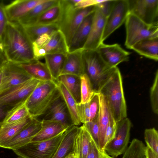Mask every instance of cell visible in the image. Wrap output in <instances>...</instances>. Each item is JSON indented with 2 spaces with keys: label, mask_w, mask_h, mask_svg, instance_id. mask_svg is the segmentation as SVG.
<instances>
[{
  "label": "cell",
  "mask_w": 158,
  "mask_h": 158,
  "mask_svg": "<svg viewBox=\"0 0 158 158\" xmlns=\"http://www.w3.org/2000/svg\"><path fill=\"white\" fill-rule=\"evenodd\" d=\"M27 100L19 103L8 111L0 122L1 126L20 121L31 116L26 106Z\"/></svg>",
  "instance_id": "31"
},
{
  "label": "cell",
  "mask_w": 158,
  "mask_h": 158,
  "mask_svg": "<svg viewBox=\"0 0 158 158\" xmlns=\"http://www.w3.org/2000/svg\"><path fill=\"white\" fill-rule=\"evenodd\" d=\"M47 0H17L3 6L8 22L19 20L39 4Z\"/></svg>",
  "instance_id": "17"
},
{
  "label": "cell",
  "mask_w": 158,
  "mask_h": 158,
  "mask_svg": "<svg viewBox=\"0 0 158 158\" xmlns=\"http://www.w3.org/2000/svg\"><path fill=\"white\" fill-rule=\"evenodd\" d=\"M19 64L28 74L40 81L54 80L45 63L37 60L30 63Z\"/></svg>",
  "instance_id": "27"
},
{
  "label": "cell",
  "mask_w": 158,
  "mask_h": 158,
  "mask_svg": "<svg viewBox=\"0 0 158 158\" xmlns=\"http://www.w3.org/2000/svg\"><path fill=\"white\" fill-rule=\"evenodd\" d=\"M4 65L0 68V86L1 84L3 76Z\"/></svg>",
  "instance_id": "49"
},
{
  "label": "cell",
  "mask_w": 158,
  "mask_h": 158,
  "mask_svg": "<svg viewBox=\"0 0 158 158\" xmlns=\"http://www.w3.org/2000/svg\"><path fill=\"white\" fill-rule=\"evenodd\" d=\"M98 93L105 98L116 122L127 117V106L122 76L117 67L100 88Z\"/></svg>",
  "instance_id": "2"
},
{
  "label": "cell",
  "mask_w": 158,
  "mask_h": 158,
  "mask_svg": "<svg viewBox=\"0 0 158 158\" xmlns=\"http://www.w3.org/2000/svg\"><path fill=\"white\" fill-rule=\"evenodd\" d=\"M9 110L7 109L0 107V122L4 119Z\"/></svg>",
  "instance_id": "48"
},
{
  "label": "cell",
  "mask_w": 158,
  "mask_h": 158,
  "mask_svg": "<svg viewBox=\"0 0 158 158\" xmlns=\"http://www.w3.org/2000/svg\"><path fill=\"white\" fill-rule=\"evenodd\" d=\"M57 81L62 83L74 99L77 104L81 103V80L80 76L70 74L60 75Z\"/></svg>",
  "instance_id": "28"
},
{
  "label": "cell",
  "mask_w": 158,
  "mask_h": 158,
  "mask_svg": "<svg viewBox=\"0 0 158 158\" xmlns=\"http://www.w3.org/2000/svg\"><path fill=\"white\" fill-rule=\"evenodd\" d=\"M158 71L157 70L153 83L150 92V100L152 109L156 114L158 113Z\"/></svg>",
  "instance_id": "38"
},
{
  "label": "cell",
  "mask_w": 158,
  "mask_h": 158,
  "mask_svg": "<svg viewBox=\"0 0 158 158\" xmlns=\"http://www.w3.org/2000/svg\"><path fill=\"white\" fill-rule=\"evenodd\" d=\"M139 54L156 61L158 60V37L143 40L131 48Z\"/></svg>",
  "instance_id": "24"
},
{
  "label": "cell",
  "mask_w": 158,
  "mask_h": 158,
  "mask_svg": "<svg viewBox=\"0 0 158 158\" xmlns=\"http://www.w3.org/2000/svg\"><path fill=\"white\" fill-rule=\"evenodd\" d=\"M83 49L68 52L61 75L70 74L81 77L85 73L82 58Z\"/></svg>",
  "instance_id": "20"
},
{
  "label": "cell",
  "mask_w": 158,
  "mask_h": 158,
  "mask_svg": "<svg viewBox=\"0 0 158 158\" xmlns=\"http://www.w3.org/2000/svg\"><path fill=\"white\" fill-rule=\"evenodd\" d=\"M78 128V126L73 125L66 129L64 136L52 158H64L73 152L74 140Z\"/></svg>",
  "instance_id": "26"
},
{
  "label": "cell",
  "mask_w": 158,
  "mask_h": 158,
  "mask_svg": "<svg viewBox=\"0 0 158 158\" xmlns=\"http://www.w3.org/2000/svg\"><path fill=\"white\" fill-rule=\"evenodd\" d=\"M89 102L85 104H77V111L79 119L81 123L83 124L89 121Z\"/></svg>",
  "instance_id": "40"
},
{
  "label": "cell",
  "mask_w": 158,
  "mask_h": 158,
  "mask_svg": "<svg viewBox=\"0 0 158 158\" xmlns=\"http://www.w3.org/2000/svg\"><path fill=\"white\" fill-rule=\"evenodd\" d=\"M99 148V128L98 118L83 124Z\"/></svg>",
  "instance_id": "39"
},
{
  "label": "cell",
  "mask_w": 158,
  "mask_h": 158,
  "mask_svg": "<svg viewBox=\"0 0 158 158\" xmlns=\"http://www.w3.org/2000/svg\"><path fill=\"white\" fill-rule=\"evenodd\" d=\"M40 81L33 77L2 93L0 94V107L10 110L27 100Z\"/></svg>",
  "instance_id": "9"
},
{
  "label": "cell",
  "mask_w": 158,
  "mask_h": 158,
  "mask_svg": "<svg viewBox=\"0 0 158 158\" xmlns=\"http://www.w3.org/2000/svg\"><path fill=\"white\" fill-rule=\"evenodd\" d=\"M42 126L39 131L33 138L31 142L40 141L51 139L67 128L58 122L42 120Z\"/></svg>",
  "instance_id": "23"
},
{
  "label": "cell",
  "mask_w": 158,
  "mask_h": 158,
  "mask_svg": "<svg viewBox=\"0 0 158 158\" xmlns=\"http://www.w3.org/2000/svg\"><path fill=\"white\" fill-rule=\"evenodd\" d=\"M60 95L55 81H40L26 102L31 116L37 118L42 115Z\"/></svg>",
  "instance_id": "3"
},
{
  "label": "cell",
  "mask_w": 158,
  "mask_h": 158,
  "mask_svg": "<svg viewBox=\"0 0 158 158\" xmlns=\"http://www.w3.org/2000/svg\"><path fill=\"white\" fill-rule=\"evenodd\" d=\"M24 28L32 43L40 36L46 34H51L59 30V26L57 24L35 25Z\"/></svg>",
  "instance_id": "34"
},
{
  "label": "cell",
  "mask_w": 158,
  "mask_h": 158,
  "mask_svg": "<svg viewBox=\"0 0 158 158\" xmlns=\"http://www.w3.org/2000/svg\"><path fill=\"white\" fill-rule=\"evenodd\" d=\"M95 11L85 18L76 31L68 46L69 52L83 49L89 34Z\"/></svg>",
  "instance_id": "19"
},
{
  "label": "cell",
  "mask_w": 158,
  "mask_h": 158,
  "mask_svg": "<svg viewBox=\"0 0 158 158\" xmlns=\"http://www.w3.org/2000/svg\"><path fill=\"white\" fill-rule=\"evenodd\" d=\"M116 129V122L113 118L110 120L106 130L104 143L105 146L114 138Z\"/></svg>",
  "instance_id": "41"
},
{
  "label": "cell",
  "mask_w": 158,
  "mask_h": 158,
  "mask_svg": "<svg viewBox=\"0 0 158 158\" xmlns=\"http://www.w3.org/2000/svg\"><path fill=\"white\" fill-rule=\"evenodd\" d=\"M42 122L33 118L31 121L20 131L3 147L12 150L31 142L41 129Z\"/></svg>",
  "instance_id": "18"
},
{
  "label": "cell",
  "mask_w": 158,
  "mask_h": 158,
  "mask_svg": "<svg viewBox=\"0 0 158 158\" xmlns=\"http://www.w3.org/2000/svg\"><path fill=\"white\" fill-rule=\"evenodd\" d=\"M102 0H80L74 6L76 8H84L92 6H95Z\"/></svg>",
  "instance_id": "44"
},
{
  "label": "cell",
  "mask_w": 158,
  "mask_h": 158,
  "mask_svg": "<svg viewBox=\"0 0 158 158\" xmlns=\"http://www.w3.org/2000/svg\"><path fill=\"white\" fill-rule=\"evenodd\" d=\"M67 53H57L46 55L45 63L53 80L56 81L61 75L66 57Z\"/></svg>",
  "instance_id": "30"
},
{
  "label": "cell",
  "mask_w": 158,
  "mask_h": 158,
  "mask_svg": "<svg viewBox=\"0 0 158 158\" xmlns=\"http://www.w3.org/2000/svg\"><path fill=\"white\" fill-rule=\"evenodd\" d=\"M95 154V143L93 139H92L90 144L89 151L86 158H94Z\"/></svg>",
  "instance_id": "46"
},
{
  "label": "cell",
  "mask_w": 158,
  "mask_h": 158,
  "mask_svg": "<svg viewBox=\"0 0 158 158\" xmlns=\"http://www.w3.org/2000/svg\"><path fill=\"white\" fill-rule=\"evenodd\" d=\"M144 155L145 158H158V155L147 146L145 148Z\"/></svg>",
  "instance_id": "45"
},
{
  "label": "cell",
  "mask_w": 158,
  "mask_h": 158,
  "mask_svg": "<svg viewBox=\"0 0 158 158\" xmlns=\"http://www.w3.org/2000/svg\"><path fill=\"white\" fill-rule=\"evenodd\" d=\"M96 7L89 34L83 49L96 50L103 43L102 38L106 17L98 7Z\"/></svg>",
  "instance_id": "16"
},
{
  "label": "cell",
  "mask_w": 158,
  "mask_h": 158,
  "mask_svg": "<svg viewBox=\"0 0 158 158\" xmlns=\"http://www.w3.org/2000/svg\"><path fill=\"white\" fill-rule=\"evenodd\" d=\"M82 58L85 73L88 77L94 92L98 93L115 67L111 68L108 65L97 50L83 49Z\"/></svg>",
  "instance_id": "5"
},
{
  "label": "cell",
  "mask_w": 158,
  "mask_h": 158,
  "mask_svg": "<svg viewBox=\"0 0 158 158\" xmlns=\"http://www.w3.org/2000/svg\"><path fill=\"white\" fill-rule=\"evenodd\" d=\"M106 63L110 67L128 60L131 54L118 44H106L102 43L96 49Z\"/></svg>",
  "instance_id": "15"
},
{
  "label": "cell",
  "mask_w": 158,
  "mask_h": 158,
  "mask_svg": "<svg viewBox=\"0 0 158 158\" xmlns=\"http://www.w3.org/2000/svg\"><path fill=\"white\" fill-rule=\"evenodd\" d=\"M61 13L62 6L60 0H58L56 4L47 9L40 16L34 25L53 24L58 25Z\"/></svg>",
  "instance_id": "32"
},
{
  "label": "cell",
  "mask_w": 158,
  "mask_h": 158,
  "mask_svg": "<svg viewBox=\"0 0 158 158\" xmlns=\"http://www.w3.org/2000/svg\"><path fill=\"white\" fill-rule=\"evenodd\" d=\"M2 43L3 53L9 62L21 64L37 60L34 54L32 43L18 22H8Z\"/></svg>",
  "instance_id": "1"
},
{
  "label": "cell",
  "mask_w": 158,
  "mask_h": 158,
  "mask_svg": "<svg viewBox=\"0 0 158 158\" xmlns=\"http://www.w3.org/2000/svg\"><path fill=\"white\" fill-rule=\"evenodd\" d=\"M144 138L147 146L158 155V132L152 128L146 129L144 132Z\"/></svg>",
  "instance_id": "36"
},
{
  "label": "cell",
  "mask_w": 158,
  "mask_h": 158,
  "mask_svg": "<svg viewBox=\"0 0 158 158\" xmlns=\"http://www.w3.org/2000/svg\"><path fill=\"white\" fill-rule=\"evenodd\" d=\"M70 115L73 125L78 126L81 123L78 114L77 104L74 98L64 85L56 81Z\"/></svg>",
  "instance_id": "33"
},
{
  "label": "cell",
  "mask_w": 158,
  "mask_h": 158,
  "mask_svg": "<svg viewBox=\"0 0 158 158\" xmlns=\"http://www.w3.org/2000/svg\"><path fill=\"white\" fill-rule=\"evenodd\" d=\"M7 61L3 52L0 50V68L4 65Z\"/></svg>",
  "instance_id": "47"
},
{
  "label": "cell",
  "mask_w": 158,
  "mask_h": 158,
  "mask_svg": "<svg viewBox=\"0 0 158 158\" xmlns=\"http://www.w3.org/2000/svg\"><path fill=\"white\" fill-rule=\"evenodd\" d=\"M105 158H114L112 157L109 155L108 154H107V153H106V152H105Z\"/></svg>",
  "instance_id": "51"
},
{
  "label": "cell",
  "mask_w": 158,
  "mask_h": 158,
  "mask_svg": "<svg viewBox=\"0 0 158 158\" xmlns=\"http://www.w3.org/2000/svg\"><path fill=\"white\" fill-rule=\"evenodd\" d=\"M131 126L130 120L127 117L116 122L115 136L104 148L107 154L116 158L124 153L128 147Z\"/></svg>",
  "instance_id": "10"
},
{
  "label": "cell",
  "mask_w": 158,
  "mask_h": 158,
  "mask_svg": "<svg viewBox=\"0 0 158 158\" xmlns=\"http://www.w3.org/2000/svg\"><path fill=\"white\" fill-rule=\"evenodd\" d=\"M130 13L148 24L158 23V0H128Z\"/></svg>",
  "instance_id": "12"
},
{
  "label": "cell",
  "mask_w": 158,
  "mask_h": 158,
  "mask_svg": "<svg viewBox=\"0 0 158 158\" xmlns=\"http://www.w3.org/2000/svg\"><path fill=\"white\" fill-rule=\"evenodd\" d=\"M8 22L3 6L0 3V38L2 41V36Z\"/></svg>",
  "instance_id": "43"
},
{
  "label": "cell",
  "mask_w": 158,
  "mask_h": 158,
  "mask_svg": "<svg viewBox=\"0 0 158 158\" xmlns=\"http://www.w3.org/2000/svg\"><path fill=\"white\" fill-rule=\"evenodd\" d=\"M129 13L128 0H114L111 11L106 18L102 42L125 21Z\"/></svg>",
  "instance_id": "11"
},
{
  "label": "cell",
  "mask_w": 158,
  "mask_h": 158,
  "mask_svg": "<svg viewBox=\"0 0 158 158\" xmlns=\"http://www.w3.org/2000/svg\"><path fill=\"white\" fill-rule=\"evenodd\" d=\"M0 122H0V127H1V124H0Z\"/></svg>",
  "instance_id": "53"
},
{
  "label": "cell",
  "mask_w": 158,
  "mask_h": 158,
  "mask_svg": "<svg viewBox=\"0 0 158 158\" xmlns=\"http://www.w3.org/2000/svg\"><path fill=\"white\" fill-rule=\"evenodd\" d=\"M64 158H76L73 152H72Z\"/></svg>",
  "instance_id": "50"
},
{
  "label": "cell",
  "mask_w": 158,
  "mask_h": 158,
  "mask_svg": "<svg viewBox=\"0 0 158 158\" xmlns=\"http://www.w3.org/2000/svg\"><path fill=\"white\" fill-rule=\"evenodd\" d=\"M0 50H1L3 52L2 41L1 40L0 38Z\"/></svg>",
  "instance_id": "52"
},
{
  "label": "cell",
  "mask_w": 158,
  "mask_h": 158,
  "mask_svg": "<svg viewBox=\"0 0 158 158\" xmlns=\"http://www.w3.org/2000/svg\"><path fill=\"white\" fill-rule=\"evenodd\" d=\"M99 97L100 107L98 118L99 128V149L102 151L104 150V143L106 130L110 120L113 117L105 98L100 93Z\"/></svg>",
  "instance_id": "21"
},
{
  "label": "cell",
  "mask_w": 158,
  "mask_h": 158,
  "mask_svg": "<svg viewBox=\"0 0 158 158\" xmlns=\"http://www.w3.org/2000/svg\"><path fill=\"white\" fill-rule=\"evenodd\" d=\"M33 117L29 116L20 121L0 128V147L3 148L20 131L31 122Z\"/></svg>",
  "instance_id": "25"
},
{
  "label": "cell",
  "mask_w": 158,
  "mask_h": 158,
  "mask_svg": "<svg viewBox=\"0 0 158 158\" xmlns=\"http://www.w3.org/2000/svg\"><path fill=\"white\" fill-rule=\"evenodd\" d=\"M114 0H103L95 6L98 7L102 13L106 17L111 10Z\"/></svg>",
  "instance_id": "42"
},
{
  "label": "cell",
  "mask_w": 158,
  "mask_h": 158,
  "mask_svg": "<svg viewBox=\"0 0 158 158\" xmlns=\"http://www.w3.org/2000/svg\"><path fill=\"white\" fill-rule=\"evenodd\" d=\"M92 139L83 124L79 127L73 142V152L76 158H86Z\"/></svg>",
  "instance_id": "22"
},
{
  "label": "cell",
  "mask_w": 158,
  "mask_h": 158,
  "mask_svg": "<svg viewBox=\"0 0 158 158\" xmlns=\"http://www.w3.org/2000/svg\"><path fill=\"white\" fill-rule=\"evenodd\" d=\"M65 131L51 139L30 142L12 150L21 158H52L64 136Z\"/></svg>",
  "instance_id": "6"
},
{
  "label": "cell",
  "mask_w": 158,
  "mask_h": 158,
  "mask_svg": "<svg viewBox=\"0 0 158 158\" xmlns=\"http://www.w3.org/2000/svg\"><path fill=\"white\" fill-rule=\"evenodd\" d=\"M89 103L90 121L98 118L100 107L99 93L95 92Z\"/></svg>",
  "instance_id": "37"
},
{
  "label": "cell",
  "mask_w": 158,
  "mask_h": 158,
  "mask_svg": "<svg viewBox=\"0 0 158 158\" xmlns=\"http://www.w3.org/2000/svg\"></svg>",
  "instance_id": "54"
},
{
  "label": "cell",
  "mask_w": 158,
  "mask_h": 158,
  "mask_svg": "<svg viewBox=\"0 0 158 158\" xmlns=\"http://www.w3.org/2000/svg\"><path fill=\"white\" fill-rule=\"evenodd\" d=\"M81 80V97L80 103L89 102L92 96L95 92L94 91L90 80L85 73L80 77Z\"/></svg>",
  "instance_id": "35"
},
{
  "label": "cell",
  "mask_w": 158,
  "mask_h": 158,
  "mask_svg": "<svg viewBox=\"0 0 158 158\" xmlns=\"http://www.w3.org/2000/svg\"><path fill=\"white\" fill-rule=\"evenodd\" d=\"M33 78L19 64L7 61L4 66V74L0 86V94Z\"/></svg>",
  "instance_id": "13"
},
{
  "label": "cell",
  "mask_w": 158,
  "mask_h": 158,
  "mask_svg": "<svg viewBox=\"0 0 158 158\" xmlns=\"http://www.w3.org/2000/svg\"><path fill=\"white\" fill-rule=\"evenodd\" d=\"M35 59L39 60L47 54L67 53L68 46L62 32L58 30L51 34H46L38 37L32 43Z\"/></svg>",
  "instance_id": "8"
},
{
  "label": "cell",
  "mask_w": 158,
  "mask_h": 158,
  "mask_svg": "<svg viewBox=\"0 0 158 158\" xmlns=\"http://www.w3.org/2000/svg\"><path fill=\"white\" fill-rule=\"evenodd\" d=\"M126 36L125 45L131 49L138 42L149 38L158 37V23L147 24L129 13L125 20Z\"/></svg>",
  "instance_id": "7"
},
{
  "label": "cell",
  "mask_w": 158,
  "mask_h": 158,
  "mask_svg": "<svg viewBox=\"0 0 158 158\" xmlns=\"http://www.w3.org/2000/svg\"><path fill=\"white\" fill-rule=\"evenodd\" d=\"M58 1V0H47L38 4L20 19L18 22L24 27L34 25L40 16Z\"/></svg>",
  "instance_id": "29"
},
{
  "label": "cell",
  "mask_w": 158,
  "mask_h": 158,
  "mask_svg": "<svg viewBox=\"0 0 158 158\" xmlns=\"http://www.w3.org/2000/svg\"><path fill=\"white\" fill-rule=\"evenodd\" d=\"M41 116L42 117V120L58 122L67 128L73 125L66 103L61 94L53 101Z\"/></svg>",
  "instance_id": "14"
},
{
  "label": "cell",
  "mask_w": 158,
  "mask_h": 158,
  "mask_svg": "<svg viewBox=\"0 0 158 158\" xmlns=\"http://www.w3.org/2000/svg\"><path fill=\"white\" fill-rule=\"evenodd\" d=\"M62 13L58 24L59 30L63 34L68 46L76 31L85 18L94 12L95 6L76 8L71 0H60Z\"/></svg>",
  "instance_id": "4"
}]
</instances>
